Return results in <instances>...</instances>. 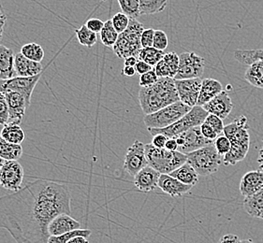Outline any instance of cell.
<instances>
[{
    "instance_id": "1",
    "label": "cell",
    "mask_w": 263,
    "mask_h": 243,
    "mask_svg": "<svg viewBox=\"0 0 263 243\" xmlns=\"http://www.w3.org/2000/svg\"><path fill=\"white\" fill-rule=\"evenodd\" d=\"M66 185L48 180L27 183L21 189L0 196V228L17 243H48L49 224L59 214L71 213Z\"/></svg>"
},
{
    "instance_id": "2",
    "label": "cell",
    "mask_w": 263,
    "mask_h": 243,
    "mask_svg": "<svg viewBox=\"0 0 263 243\" xmlns=\"http://www.w3.org/2000/svg\"><path fill=\"white\" fill-rule=\"evenodd\" d=\"M179 100L174 79L159 78L155 85L141 87L139 91V102L144 115L170 106Z\"/></svg>"
},
{
    "instance_id": "3",
    "label": "cell",
    "mask_w": 263,
    "mask_h": 243,
    "mask_svg": "<svg viewBox=\"0 0 263 243\" xmlns=\"http://www.w3.org/2000/svg\"><path fill=\"white\" fill-rule=\"evenodd\" d=\"M223 135L231 141L232 148L229 153L223 157L225 166H234L246 158L250 147V135L248 118L239 117L224 127Z\"/></svg>"
},
{
    "instance_id": "4",
    "label": "cell",
    "mask_w": 263,
    "mask_h": 243,
    "mask_svg": "<svg viewBox=\"0 0 263 243\" xmlns=\"http://www.w3.org/2000/svg\"><path fill=\"white\" fill-rule=\"evenodd\" d=\"M145 155L148 166L160 174H170L186 163V155L178 151L172 152L166 149L156 148L152 143L145 144Z\"/></svg>"
},
{
    "instance_id": "5",
    "label": "cell",
    "mask_w": 263,
    "mask_h": 243,
    "mask_svg": "<svg viewBox=\"0 0 263 243\" xmlns=\"http://www.w3.org/2000/svg\"><path fill=\"white\" fill-rule=\"evenodd\" d=\"M143 30V25L137 19H130L126 30L119 34L118 39L112 47L114 53L121 59H126L129 56H135L138 58L142 49L141 37Z\"/></svg>"
},
{
    "instance_id": "6",
    "label": "cell",
    "mask_w": 263,
    "mask_h": 243,
    "mask_svg": "<svg viewBox=\"0 0 263 243\" xmlns=\"http://www.w3.org/2000/svg\"><path fill=\"white\" fill-rule=\"evenodd\" d=\"M214 143L186 154V162L200 176L215 174L223 163V156L217 153Z\"/></svg>"
},
{
    "instance_id": "7",
    "label": "cell",
    "mask_w": 263,
    "mask_h": 243,
    "mask_svg": "<svg viewBox=\"0 0 263 243\" xmlns=\"http://www.w3.org/2000/svg\"><path fill=\"white\" fill-rule=\"evenodd\" d=\"M208 114L209 113L202 107H192L191 110L184 116L182 117L180 120L173 124L172 126L164 127V128L148 127V132L152 135V137L158 134H161L168 138L174 137L181 133L187 131L190 128L200 127L205 121L206 117L208 116Z\"/></svg>"
},
{
    "instance_id": "8",
    "label": "cell",
    "mask_w": 263,
    "mask_h": 243,
    "mask_svg": "<svg viewBox=\"0 0 263 243\" xmlns=\"http://www.w3.org/2000/svg\"><path fill=\"white\" fill-rule=\"evenodd\" d=\"M190 110L191 107L185 105L181 101H178L154 113L145 115L143 118V121L147 128H164L176 123L182 117L184 116Z\"/></svg>"
},
{
    "instance_id": "9",
    "label": "cell",
    "mask_w": 263,
    "mask_h": 243,
    "mask_svg": "<svg viewBox=\"0 0 263 243\" xmlns=\"http://www.w3.org/2000/svg\"><path fill=\"white\" fill-rule=\"evenodd\" d=\"M205 68V60L197 53H183L179 55V69L174 79L200 78Z\"/></svg>"
},
{
    "instance_id": "10",
    "label": "cell",
    "mask_w": 263,
    "mask_h": 243,
    "mask_svg": "<svg viewBox=\"0 0 263 243\" xmlns=\"http://www.w3.org/2000/svg\"><path fill=\"white\" fill-rule=\"evenodd\" d=\"M174 137L178 144L177 151L185 155L215 143L203 137L200 131V127L190 128L187 131L181 133Z\"/></svg>"
},
{
    "instance_id": "11",
    "label": "cell",
    "mask_w": 263,
    "mask_h": 243,
    "mask_svg": "<svg viewBox=\"0 0 263 243\" xmlns=\"http://www.w3.org/2000/svg\"><path fill=\"white\" fill-rule=\"evenodd\" d=\"M41 75L34 77H14L10 79H0V92L4 93L6 91H13L21 94L27 100V104L30 106L32 94L36 87L37 82L41 79Z\"/></svg>"
},
{
    "instance_id": "12",
    "label": "cell",
    "mask_w": 263,
    "mask_h": 243,
    "mask_svg": "<svg viewBox=\"0 0 263 243\" xmlns=\"http://www.w3.org/2000/svg\"><path fill=\"white\" fill-rule=\"evenodd\" d=\"M147 166L145 144L139 140H135L126 151L124 160V169L126 173L135 177L137 173Z\"/></svg>"
},
{
    "instance_id": "13",
    "label": "cell",
    "mask_w": 263,
    "mask_h": 243,
    "mask_svg": "<svg viewBox=\"0 0 263 243\" xmlns=\"http://www.w3.org/2000/svg\"><path fill=\"white\" fill-rule=\"evenodd\" d=\"M24 180V169L18 161H5L0 169V185L13 193L20 190Z\"/></svg>"
},
{
    "instance_id": "14",
    "label": "cell",
    "mask_w": 263,
    "mask_h": 243,
    "mask_svg": "<svg viewBox=\"0 0 263 243\" xmlns=\"http://www.w3.org/2000/svg\"><path fill=\"white\" fill-rule=\"evenodd\" d=\"M202 79H174V84L179 95V100L187 106H197L200 96Z\"/></svg>"
},
{
    "instance_id": "15",
    "label": "cell",
    "mask_w": 263,
    "mask_h": 243,
    "mask_svg": "<svg viewBox=\"0 0 263 243\" xmlns=\"http://www.w3.org/2000/svg\"><path fill=\"white\" fill-rule=\"evenodd\" d=\"M4 94L8 101L9 111H10V119L8 124L11 123V124L20 125L29 105L27 104L26 98L17 92L6 91Z\"/></svg>"
},
{
    "instance_id": "16",
    "label": "cell",
    "mask_w": 263,
    "mask_h": 243,
    "mask_svg": "<svg viewBox=\"0 0 263 243\" xmlns=\"http://www.w3.org/2000/svg\"><path fill=\"white\" fill-rule=\"evenodd\" d=\"M202 108L208 113L216 115L224 120L231 114L233 109V103L229 93L226 91H222L219 95H216V97L206 103Z\"/></svg>"
},
{
    "instance_id": "17",
    "label": "cell",
    "mask_w": 263,
    "mask_h": 243,
    "mask_svg": "<svg viewBox=\"0 0 263 243\" xmlns=\"http://www.w3.org/2000/svg\"><path fill=\"white\" fill-rule=\"evenodd\" d=\"M81 228V224L69 214L62 213L54 217L48 227L50 236H60Z\"/></svg>"
},
{
    "instance_id": "18",
    "label": "cell",
    "mask_w": 263,
    "mask_h": 243,
    "mask_svg": "<svg viewBox=\"0 0 263 243\" xmlns=\"http://www.w3.org/2000/svg\"><path fill=\"white\" fill-rule=\"evenodd\" d=\"M160 173L151 167H145L134 177V185L138 190L144 193L156 190L158 187V180Z\"/></svg>"
},
{
    "instance_id": "19",
    "label": "cell",
    "mask_w": 263,
    "mask_h": 243,
    "mask_svg": "<svg viewBox=\"0 0 263 243\" xmlns=\"http://www.w3.org/2000/svg\"><path fill=\"white\" fill-rule=\"evenodd\" d=\"M158 187L168 196L176 197L190 193L192 185H184L170 174H161L158 180Z\"/></svg>"
},
{
    "instance_id": "20",
    "label": "cell",
    "mask_w": 263,
    "mask_h": 243,
    "mask_svg": "<svg viewBox=\"0 0 263 243\" xmlns=\"http://www.w3.org/2000/svg\"><path fill=\"white\" fill-rule=\"evenodd\" d=\"M154 69L158 78L174 79L179 69V55L174 52L166 53L155 67Z\"/></svg>"
},
{
    "instance_id": "21",
    "label": "cell",
    "mask_w": 263,
    "mask_h": 243,
    "mask_svg": "<svg viewBox=\"0 0 263 243\" xmlns=\"http://www.w3.org/2000/svg\"><path fill=\"white\" fill-rule=\"evenodd\" d=\"M263 187V172L253 170L243 175L240 181V193L243 197L252 196Z\"/></svg>"
},
{
    "instance_id": "22",
    "label": "cell",
    "mask_w": 263,
    "mask_h": 243,
    "mask_svg": "<svg viewBox=\"0 0 263 243\" xmlns=\"http://www.w3.org/2000/svg\"><path fill=\"white\" fill-rule=\"evenodd\" d=\"M14 69L17 77H34L42 74V65L26 58L21 53H16L14 56Z\"/></svg>"
},
{
    "instance_id": "23",
    "label": "cell",
    "mask_w": 263,
    "mask_h": 243,
    "mask_svg": "<svg viewBox=\"0 0 263 243\" xmlns=\"http://www.w3.org/2000/svg\"><path fill=\"white\" fill-rule=\"evenodd\" d=\"M14 56L11 49L0 44V79H10L16 77Z\"/></svg>"
},
{
    "instance_id": "24",
    "label": "cell",
    "mask_w": 263,
    "mask_h": 243,
    "mask_svg": "<svg viewBox=\"0 0 263 243\" xmlns=\"http://www.w3.org/2000/svg\"><path fill=\"white\" fill-rule=\"evenodd\" d=\"M223 91L222 85L220 82L215 79H202L201 83V88H200V96L197 102V106L202 107L212 100L216 95H219Z\"/></svg>"
},
{
    "instance_id": "25",
    "label": "cell",
    "mask_w": 263,
    "mask_h": 243,
    "mask_svg": "<svg viewBox=\"0 0 263 243\" xmlns=\"http://www.w3.org/2000/svg\"><path fill=\"white\" fill-rule=\"evenodd\" d=\"M242 207L248 215L260 218L263 212V187L252 196L245 197Z\"/></svg>"
},
{
    "instance_id": "26",
    "label": "cell",
    "mask_w": 263,
    "mask_h": 243,
    "mask_svg": "<svg viewBox=\"0 0 263 243\" xmlns=\"http://www.w3.org/2000/svg\"><path fill=\"white\" fill-rule=\"evenodd\" d=\"M170 175L184 185H192V186H194L199 181V176H200L196 172L193 167L187 162L182 165L178 169H175L172 173H170Z\"/></svg>"
},
{
    "instance_id": "27",
    "label": "cell",
    "mask_w": 263,
    "mask_h": 243,
    "mask_svg": "<svg viewBox=\"0 0 263 243\" xmlns=\"http://www.w3.org/2000/svg\"><path fill=\"white\" fill-rule=\"evenodd\" d=\"M0 137H3L8 143L21 145L26 138V135L20 125L10 123L3 127Z\"/></svg>"
},
{
    "instance_id": "28",
    "label": "cell",
    "mask_w": 263,
    "mask_h": 243,
    "mask_svg": "<svg viewBox=\"0 0 263 243\" xmlns=\"http://www.w3.org/2000/svg\"><path fill=\"white\" fill-rule=\"evenodd\" d=\"M23 148L21 145L8 143L0 137V157L5 161H17L21 158Z\"/></svg>"
},
{
    "instance_id": "29",
    "label": "cell",
    "mask_w": 263,
    "mask_h": 243,
    "mask_svg": "<svg viewBox=\"0 0 263 243\" xmlns=\"http://www.w3.org/2000/svg\"><path fill=\"white\" fill-rule=\"evenodd\" d=\"M234 57L239 63L250 67L253 64L263 61V49L236 50L234 52Z\"/></svg>"
},
{
    "instance_id": "30",
    "label": "cell",
    "mask_w": 263,
    "mask_h": 243,
    "mask_svg": "<svg viewBox=\"0 0 263 243\" xmlns=\"http://www.w3.org/2000/svg\"><path fill=\"white\" fill-rule=\"evenodd\" d=\"M245 78L250 85L263 89V61L248 67Z\"/></svg>"
},
{
    "instance_id": "31",
    "label": "cell",
    "mask_w": 263,
    "mask_h": 243,
    "mask_svg": "<svg viewBox=\"0 0 263 243\" xmlns=\"http://www.w3.org/2000/svg\"><path fill=\"white\" fill-rule=\"evenodd\" d=\"M141 15H150L159 13L165 10L168 0H139Z\"/></svg>"
},
{
    "instance_id": "32",
    "label": "cell",
    "mask_w": 263,
    "mask_h": 243,
    "mask_svg": "<svg viewBox=\"0 0 263 243\" xmlns=\"http://www.w3.org/2000/svg\"><path fill=\"white\" fill-rule=\"evenodd\" d=\"M100 40L106 47L112 48L115 46L119 34L117 33L115 27L112 26L111 20H108L104 23V27L100 33Z\"/></svg>"
},
{
    "instance_id": "33",
    "label": "cell",
    "mask_w": 263,
    "mask_h": 243,
    "mask_svg": "<svg viewBox=\"0 0 263 243\" xmlns=\"http://www.w3.org/2000/svg\"><path fill=\"white\" fill-rule=\"evenodd\" d=\"M165 54L166 53H164V51H160L156 48H142L138 56V60H141L149 64L152 67H155L161 59L163 58Z\"/></svg>"
},
{
    "instance_id": "34",
    "label": "cell",
    "mask_w": 263,
    "mask_h": 243,
    "mask_svg": "<svg viewBox=\"0 0 263 243\" xmlns=\"http://www.w3.org/2000/svg\"><path fill=\"white\" fill-rule=\"evenodd\" d=\"M20 53L26 57L34 62L42 63V60L44 58V50L42 46L37 43H27L21 48Z\"/></svg>"
},
{
    "instance_id": "35",
    "label": "cell",
    "mask_w": 263,
    "mask_h": 243,
    "mask_svg": "<svg viewBox=\"0 0 263 243\" xmlns=\"http://www.w3.org/2000/svg\"><path fill=\"white\" fill-rule=\"evenodd\" d=\"M75 34L80 44L85 47H93L97 43V34L89 30L85 25L82 26L79 29H75Z\"/></svg>"
},
{
    "instance_id": "36",
    "label": "cell",
    "mask_w": 263,
    "mask_h": 243,
    "mask_svg": "<svg viewBox=\"0 0 263 243\" xmlns=\"http://www.w3.org/2000/svg\"><path fill=\"white\" fill-rule=\"evenodd\" d=\"M92 234L91 230L89 229H76L73 231L66 233L63 235L60 236H50V238L48 239V243H67L71 238H75V237H84V238H88L90 235Z\"/></svg>"
},
{
    "instance_id": "37",
    "label": "cell",
    "mask_w": 263,
    "mask_h": 243,
    "mask_svg": "<svg viewBox=\"0 0 263 243\" xmlns=\"http://www.w3.org/2000/svg\"><path fill=\"white\" fill-rule=\"evenodd\" d=\"M121 8L122 12L130 19H137L141 16L139 0H117Z\"/></svg>"
},
{
    "instance_id": "38",
    "label": "cell",
    "mask_w": 263,
    "mask_h": 243,
    "mask_svg": "<svg viewBox=\"0 0 263 243\" xmlns=\"http://www.w3.org/2000/svg\"><path fill=\"white\" fill-rule=\"evenodd\" d=\"M111 23H112V26L115 27V29L117 31V33L121 34L128 27L130 18L128 16H126L125 13H123V12H118V13H116V15L111 18Z\"/></svg>"
},
{
    "instance_id": "39",
    "label": "cell",
    "mask_w": 263,
    "mask_h": 243,
    "mask_svg": "<svg viewBox=\"0 0 263 243\" xmlns=\"http://www.w3.org/2000/svg\"><path fill=\"white\" fill-rule=\"evenodd\" d=\"M214 144H215L217 153H219L223 157L226 155L227 153H229L232 148L231 141L225 135H219L218 137H216Z\"/></svg>"
},
{
    "instance_id": "40",
    "label": "cell",
    "mask_w": 263,
    "mask_h": 243,
    "mask_svg": "<svg viewBox=\"0 0 263 243\" xmlns=\"http://www.w3.org/2000/svg\"><path fill=\"white\" fill-rule=\"evenodd\" d=\"M9 119H10V111H9L8 101L6 98L5 94L0 92V125L4 127L9 123Z\"/></svg>"
},
{
    "instance_id": "41",
    "label": "cell",
    "mask_w": 263,
    "mask_h": 243,
    "mask_svg": "<svg viewBox=\"0 0 263 243\" xmlns=\"http://www.w3.org/2000/svg\"><path fill=\"white\" fill-rule=\"evenodd\" d=\"M168 37L167 34L162 30H156L155 31V36H154V43L153 47L160 50V51H165V49L168 47Z\"/></svg>"
},
{
    "instance_id": "42",
    "label": "cell",
    "mask_w": 263,
    "mask_h": 243,
    "mask_svg": "<svg viewBox=\"0 0 263 243\" xmlns=\"http://www.w3.org/2000/svg\"><path fill=\"white\" fill-rule=\"evenodd\" d=\"M205 123L208 125H210L211 127L215 129V131L217 133V135H222L223 131H224V124H223V120L220 119L219 117L214 115V114H208V116L206 117Z\"/></svg>"
},
{
    "instance_id": "43",
    "label": "cell",
    "mask_w": 263,
    "mask_h": 243,
    "mask_svg": "<svg viewBox=\"0 0 263 243\" xmlns=\"http://www.w3.org/2000/svg\"><path fill=\"white\" fill-rule=\"evenodd\" d=\"M158 76L156 73L155 69H153L152 70L148 71L144 74L141 75L140 77V86L141 87H148L151 85H155L158 82Z\"/></svg>"
},
{
    "instance_id": "44",
    "label": "cell",
    "mask_w": 263,
    "mask_h": 243,
    "mask_svg": "<svg viewBox=\"0 0 263 243\" xmlns=\"http://www.w3.org/2000/svg\"><path fill=\"white\" fill-rule=\"evenodd\" d=\"M155 31L156 30H154L153 28H148V29L143 30L142 37H141V43H142V48L153 47Z\"/></svg>"
},
{
    "instance_id": "45",
    "label": "cell",
    "mask_w": 263,
    "mask_h": 243,
    "mask_svg": "<svg viewBox=\"0 0 263 243\" xmlns=\"http://www.w3.org/2000/svg\"><path fill=\"white\" fill-rule=\"evenodd\" d=\"M200 131L202 133L203 137H206L209 140H212V141H215L216 137H218V135L215 131V129L205 121L200 126Z\"/></svg>"
},
{
    "instance_id": "46",
    "label": "cell",
    "mask_w": 263,
    "mask_h": 243,
    "mask_svg": "<svg viewBox=\"0 0 263 243\" xmlns=\"http://www.w3.org/2000/svg\"><path fill=\"white\" fill-rule=\"evenodd\" d=\"M85 26L87 27L89 30L98 34V33L101 32L102 28L104 27V22L101 21L99 18H92V19H89L88 21L86 22Z\"/></svg>"
},
{
    "instance_id": "47",
    "label": "cell",
    "mask_w": 263,
    "mask_h": 243,
    "mask_svg": "<svg viewBox=\"0 0 263 243\" xmlns=\"http://www.w3.org/2000/svg\"><path fill=\"white\" fill-rule=\"evenodd\" d=\"M168 137H166V136H164V135H161V134H158V135H156V136H154L152 138V144L156 147V148L158 149H164L165 148V145H166V143H167V140H168Z\"/></svg>"
},
{
    "instance_id": "48",
    "label": "cell",
    "mask_w": 263,
    "mask_h": 243,
    "mask_svg": "<svg viewBox=\"0 0 263 243\" xmlns=\"http://www.w3.org/2000/svg\"><path fill=\"white\" fill-rule=\"evenodd\" d=\"M135 69H136V72L138 74L142 75L146 73L148 71H150V70H152L153 67L150 66L149 64L143 62V61L138 60L137 64L135 66Z\"/></svg>"
},
{
    "instance_id": "49",
    "label": "cell",
    "mask_w": 263,
    "mask_h": 243,
    "mask_svg": "<svg viewBox=\"0 0 263 243\" xmlns=\"http://www.w3.org/2000/svg\"><path fill=\"white\" fill-rule=\"evenodd\" d=\"M7 18H8V16L6 14L3 7L0 4V40H1V38L3 37L4 27H5L6 22H7Z\"/></svg>"
},
{
    "instance_id": "50",
    "label": "cell",
    "mask_w": 263,
    "mask_h": 243,
    "mask_svg": "<svg viewBox=\"0 0 263 243\" xmlns=\"http://www.w3.org/2000/svg\"><path fill=\"white\" fill-rule=\"evenodd\" d=\"M241 240L238 238V236L234 234H227L225 236H223L218 243H240Z\"/></svg>"
},
{
    "instance_id": "51",
    "label": "cell",
    "mask_w": 263,
    "mask_h": 243,
    "mask_svg": "<svg viewBox=\"0 0 263 243\" xmlns=\"http://www.w3.org/2000/svg\"><path fill=\"white\" fill-rule=\"evenodd\" d=\"M165 149L168 151H172V152H175L178 150V144L176 143L174 137H170L166 143L165 145Z\"/></svg>"
},
{
    "instance_id": "52",
    "label": "cell",
    "mask_w": 263,
    "mask_h": 243,
    "mask_svg": "<svg viewBox=\"0 0 263 243\" xmlns=\"http://www.w3.org/2000/svg\"><path fill=\"white\" fill-rule=\"evenodd\" d=\"M136 69L134 67H126L122 70V74L125 75L126 77H133L134 75L136 74Z\"/></svg>"
},
{
    "instance_id": "53",
    "label": "cell",
    "mask_w": 263,
    "mask_h": 243,
    "mask_svg": "<svg viewBox=\"0 0 263 243\" xmlns=\"http://www.w3.org/2000/svg\"><path fill=\"white\" fill-rule=\"evenodd\" d=\"M137 62V57H135V56H129V57L125 59V66H126V67H134V68H135Z\"/></svg>"
},
{
    "instance_id": "54",
    "label": "cell",
    "mask_w": 263,
    "mask_h": 243,
    "mask_svg": "<svg viewBox=\"0 0 263 243\" xmlns=\"http://www.w3.org/2000/svg\"><path fill=\"white\" fill-rule=\"evenodd\" d=\"M67 243H90L88 241V239L87 238H84V237H82V236H79V237H75V238H71L70 240H69Z\"/></svg>"
},
{
    "instance_id": "55",
    "label": "cell",
    "mask_w": 263,
    "mask_h": 243,
    "mask_svg": "<svg viewBox=\"0 0 263 243\" xmlns=\"http://www.w3.org/2000/svg\"><path fill=\"white\" fill-rule=\"evenodd\" d=\"M258 163L259 165V170H261L263 172V147L260 149L259 153H258Z\"/></svg>"
},
{
    "instance_id": "56",
    "label": "cell",
    "mask_w": 263,
    "mask_h": 243,
    "mask_svg": "<svg viewBox=\"0 0 263 243\" xmlns=\"http://www.w3.org/2000/svg\"><path fill=\"white\" fill-rule=\"evenodd\" d=\"M240 243H255L253 241L252 239H243V240H241V242Z\"/></svg>"
},
{
    "instance_id": "57",
    "label": "cell",
    "mask_w": 263,
    "mask_h": 243,
    "mask_svg": "<svg viewBox=\"0 0 263 243\" xmlns=\"http://www.w3.org/2000/svg\"><path fill=\"white\" fill-rule=\"evenodd\" d=\"M4 164H5V160L0 157V169H2V167H3Z\"/></svg>"
},
{
    "instance_id": "58",
    "label": "cell",
    "mask_w": 263,
    "mask_h": 243,
    "mask_svg": "<svg viewBox=\"0 0 263 243\" xmlns=\"http://www.w3.org/2000/svg\"><path fill=\"white\" fill-rule=\"evenodd\" d=\"M260 219H262V220H263V212H262V214H261V216H260Z\"/></svg>"
},
{
    "instance_id": "59",
    "label": "cell",
    "mask_w": 263,
    "mask_h": 243,
    "mask_svg": "<svg viewBox=\"0 0 263 243\" xmlns=\"http://www.w3.org/2000/svg\"><path fill=\"white\" fill-rule=\"evenodd\" d=\"M63 1H65V0H63Z\"/></svg>"
},
{
    "instance_id": "60",
    "label": "cell",
    "mask_w": 263,
    "mask_h": 243,
    "mask_svg": "<svg viewBox=\"0 0 263 243\" xmlns=\"http://www.w3.org/2000/svg\"><path fill=\"white\" fill-rule=\"evenodd\" d=\"M262 140H263V139H262Z\"/></svg>"
}]
</instances>
